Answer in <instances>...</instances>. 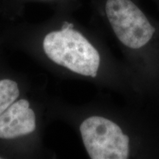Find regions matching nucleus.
Instances as JSON below:
<instances>
[{
  "mask_svg": "<svg viewBox=\"0 0 159 159\" xmlns=\"http://www.w3.org/2000/svg\"><path fill=\"white\" fill-rule=\"evenodd\" d=\"M105 11L118 44L136 66L134 74L151 81L159 64L156 27L131 0H107Z\"/></svg>",
  "mask_w": 159,
  "mask_h": 159,
  "instance_id": "1",
  "label": "nucleus"
},
{
  "mask_svg": "<svg viewBox=\"0 0 159 159\" xmlns=\"http://www.w3.org/2000/svg\"><path fill=\"white\" fill-rule=\"evenodd\" d=\"M82 140L91 159H128L136 155V137L118 118L94 115L80 126Z\"/></svg>",
  "mask_w": 159,
  "mask_h": 159,
  "instance_id": "2",
  "label": "nucleus"
},
{
  "mask_svg": "<svg viewBox=\"0 0 159 159\" xmlns=\"http://www.w3.org/2000/svg\"><path fill=\"white\" fill-rule=\"evenodd\" d=\"M72 24L65 22L58 31L43 39L44 52L53 62L75 74L95 78L101 66V55L96 47Z\"/></svg>",
  "mask_w": 159,
  "mask_h": 159,
  "instance_id": "3",
  "label": "nucleus"
},
{
  "mask_svg": "<svg viewBox=\"0 0 159 159\" xmlns=\"http://www.w3.org/2000/svg\"><path fill=\"white\" fill-rule=\"evenodd\" d=\"M35 130V115L30 103L21 99L12 104L0 115V138L15 139Z\"/></svg>",
  "mask_w": 159,
  "mask_h": 159,
  "instance_id": "4",
  "label": "nucleus"
},
{
  "mask_svg": "<svg viewBox=\"0 0 159 159\" xmlns=\"http://www.w3.org/2000/svg\"><path fill=\"white\" fill-rule=\"evenodd\" d=\"M19 96L17 83L9 79L0 80V115L7 110Z\"/></svg>",
  "mask_w": 159,
  "mask_h": 159,
  "instance_id": "5",
  "label": "nucleus"
},
{
  "mask_svg": "<svg viewBox=\"0 0 159 159\" xmlns=\"http://www.w3.org/2000/svg\"><path fill=\"white\" fill-rule=\"evenodd\" d=\"M1 158H1V157H0V159H1Z\"/></svg>",
  "mask_w": 159,
  "mask_h": 159,
  "instance_id": "6",
  "label": "nucleus"
}]
</instances>
